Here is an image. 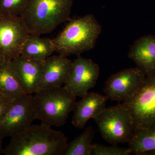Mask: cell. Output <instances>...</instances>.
I'll list each match as a JSON object with an SVG mask.
<instances>
[{
	"mask_svg": "<svg viewBox=\"0 0 155 155\" xmlns=\"http://www.w3.org/2000/svg\"><path fill=\"white\" fill-rule=\"evenodd\" d=\"M68 139L63 132L41 123L11 137L5 155H63Z\"/></svg>",
	"mask_w": 155,
	"mask_h": 155,
	"instance_id": "1",
	"label": "cell"
},
{
	"mask_svg": "<svg viewBox=\"0 0 155 155\" xmlns=\"http://www.w3.org/2000/svg\"><path fill=\"white\" fill-rule=\"evenodd\" d=\"M101 31V26L92 14L69 20L61 33L52 39L55 51L66 57L80 56L94 48Z\"/></svg>",
	"mask_w": 155,
	"mask_h": 155,
	"instance_id": "2",
	"label": "cell"
},
{
	"mask_svg": "<svg viewBox=\"0 0 155 155\" xmlns=\"http://www.w3.org/2000/svg\"><path fill=\"white\" fill-rule=\"evenodd\" d=\"M72 0H30L21 17L30 35L51 33L70 20Z\"/></svg>",
	"mask_w": 155,
	"mask_h": 155,
	"instance_id": "3",
	"label": "cell"
},
{
	"mask_svg": "<svg viewBox=\"0 0 155 155\" xmlns=\"http://www.w3.org/2000/svg\"><path fill=\"white\" fill-rule=\"evenodd\" d=\"M34 94L36 119L51 127H61L66 124L69 114L74 111L76 97L64 87L40 90Z\"/></svg>",
	"mask_w": 155,
	"mask_h": 155,
	"instance_id": "4",
	"label": "cell"
},
{
	"mask_svg": "<svg viewBox=\"0 0 155 155\" xmlns=\"http://www.w3.org/2000/svg\"><path fill=\"white\" fill-rule=\"evenodd\" d=\"M94 119L103 138L112 145L128 143L135 130L133 117L122 104L106 108Z\"/></svg>",
	"mask_w": 155,
	"mask_h": 155,
	"instance_id": "5",
	"label": "cell"
},
{
	"mask_svg": "<svg viewBox=\"0 0 155 155\" xmlns=\"http://www.w3.org/2000/svg\"><path fill=\"white\" fill-rule=\"evenodd\" d=\"M122 104L132 115L135 128L155 126V75L146 76L135 94Z\"/></svg>",
	"mask_w": 155,
	"mask_h": 155,
	"instance_id": "6",
	"label": "cell"
},
{
	"mask_svg": "<svg viewBox=\"0 0 155 155\" xmlns=\"http://www.w3.org/2000/svg\"><path fill=\"white\" fill-rule=\"evenodd\" d=\"M36 119L33 95L26 94L14 100L0 120V137H11L31 126Z\"/></svg>",
	"mask_w": 155,
	"mask_h": 155,
	"instance_id": "7",
	"label": "cell"
},
{
	"mask_svg": "<svg viewBox=\"0 0 155 155\" xmlns=\"http://www.w3.org/2000/svg\"><path fill=\"white\" fill-rule=\"evenodd\" d=\"M29 35L21 17L0 16V53L6 61L21 55Z\"/></svg>",
	"mask_w": 155,
	"mask_h": 155,
	"instance_id": "8",
	"label": "cell"
},
{
	"mask_svg": "<svg viewBox=\"0 0 155 155\" xmlns=\"http://www.w3.org/2000/svg\"><path fill=\"white\" fill-rule=\"evenodd\" d=\"M99 66L91 59L78 56L64 87L74 96L82 97L94 87L99 77Z\"/></svg>",
	"mask_w": 155,
	"mask_h": 155,
	"instance_id": "9",
	"label": "cell"
},
{
	"mask_svg": "<svg viewBox=\"0 0 155 155\" xmlns=\"http://www.w3.org/2000/svg\"><path fill=\"white\" fill-rule=\"evenodd\" d=\"M146 76L137 67L123 69L113 74L106 81L104 91L108 99L124 102L135 94Z\"/></svg>",
	"mask_w": 155,
	"mask_h": 155,
	"instance_id": "10",
	"label": "cell"
},
{
	"mask_svg": "<svg viewBox=\"0 0 155 155\" xmlns=\"http://www.w3.org/2000/svg\"><path fill=\"white\" fill-rule=\"evenodd\" d=\"M72 66V61L65 56L59 54L48 57L45 61L38 91L64 85L71 72Z\"/></svg>",
	"mask_w": 155,
	"mask_h": 155,
	"instance_id": "11",
	"label": "cell"
},
{
	"mask_svg": "<svg viewBox=\"0 0 155 155\" xmlns=\"http://www.w3.org/2000/svg\"><path fill=\"white\" fill-rule=\"evenodd\" d=\"M12 62L25 92L29 94H35L41 81L45 61L19 55Z\"/></svg>",
	"mask_w": 155,
	"mask_h": 155,
	"instance_id": "12",
	"label": "cell"
},
{
	"mask_svg": "<svg viewBox=\"0 0 155 155\" xmlns=\"http://www.w3.org/2000/svg\"><path fill=\"white\" fill-rule=\"evenodd\" d=\"M108 100L106 95L88 92L75 104L72 125L76 128L83 129L89 119H94L105 109Z\"/></svg>",
	"mask_w": 155,
	"mask_h": 155,
	"instance_id": "13",
	"label": "cell"
},
{
	"mask_svg": "<svg viewBox=\"0 0 155 155\" xmlns=\"http://www.w3.org/2000/svg\"><path fill=\"white\" fill-rule=\"evenodd\" d=\"M128 57L146 76L155 75V37L147 35L137 40L130 47Z\"/></svg>",
	"mask_w": 155,
	"mask_h": 155,
	"instance_id": "14",
	"label": "cell"
},
{
	"mask_svg": "<svg viewBox=\"0 0 155 155\" xmlns=\"http://www.w3.org/2000/svg\"><path fill=\"white\" fill-rule=\"evenodd\" d=\"M0 94L12 101L27 94L21 84L12 61L0 66Z\"/></svg>",
	"mask_w": 155,
	"mask_h": 155,
	"instance_id": "15",
	"label": "cell"
},
{
	"mask_svg": "<svg viewBox=\"0 0 155 155\" xmlns=\"http://www.w3.org/2000/svg\"><path fill=\"white\" fill-rule=\"evenodd\" d=\"M55 51L53 40L30 35L23 45L21 55L30 59L44 61Z\"/></svg>",
	"mask_w": 155,
	"mask_h": 155,
	"instance_id": "16",
	"label": "cell"
},
{
	"mask_svg": "<svg viewBox=\"0 0 155 155\" xmlns=\"http://www.w3.org/2000/svg\"><path fill=\"white\" fill-rule=\"evenodd\" d=\"M128 144V148L136 155L155 150V126L135 128Z\"/></svg>",
	"mask_w": 155,
	"mask_h": 155,
	"instance_id": "17",
	"label": "cell"
},
{
	"mask_svg": "<svg viewBox=\"0 0 155 155\" xmlns=\"http://www.w3.org/2000/svg\"><path fill=\"white\" fill-rule=\"evenodd\" d=\"M95 131L91 126L85 128L81 134L67 143L63 155H91Z\"/></svg>",
	"mask_w": 155,
	"mask_h": 155,
	"instance_id": "18",
	"label": "cell"
},
{
	"mask_svg": "<svg viewBox=\"0 0 155 155\" xmlns=\"http://www.w3.org/2000/svg\"><path fill=\"white\" fill-rule=\"evenodd\" d=\"M30 0H0V16L20 17Z\"/></svg>",
	"mask_w": 155,
	"mask_h": 155,
	"instance_id": "19",
	"label": "cell"
},
{
	"mask_svg": "<svg viewBox=\"0 0 155 155\" xmlns=\"http://www.w3.org/2000/svg\"><path fill=\"white\" fill-rule=\"evenodd\" d=\"M133 154L128 148H121L113 145L112 146H107L93 143L92 145L91 155H130Z\"/></svg>",
	"mask_w": 155,
	"mask_h": 155,
	"instance_id": "20",
	"label": "cell"
},
{
	"mask_svg": "<svg viewBox=\"0 0 155 155\" xmlns=\"http://www.w3.org/2000/svg\"><path fill=\"white\" fill-rule=\"evenodd\" d=\"M14 101L0 94V120L5 115Z\"/></svg>",
	"mask_w": 155,
	"mask_h": 155,
	"instance_id": "21",
	"label": "cell"
},
{
	"mask_svg": "<svg viewBox=\"0 0 155 155\" xmlns=\"http://www.w3.org/2000/svg\"><path fill=\"white\" fill-rule=\"evenodd\" d=\"M3 138L0 137V155L2 154L3 153Z\"/></svg>",
	"mask_w": 155,
	"mask_h": 155,
	"instance_id": "22",
	"label": "cell"
},
{
	"mask_svg": "<svg viewBox=\"0 0 155 155\" xmlns=\"http://www.w3.org/2000/svg\"><path fill=\"white\" fill-rule=\"evenodd\" d=\"M5 61H6L5 60V58L2 55V54L0 53V66L2 65L3 63H5Z\"/></svg>",
	"mask_w": 155,
	"mask_h": 155,
	"instance_id": "23",
	"label": "cell"
},
{
	"mask_svg": "<svg viewBox=\"0 0 155 155\" xmlns=\"http://www.w3.org/2000/svg\"><path fill=\"white\" fill-rule=\"evenodd\" d=\"M143 155H155V150L147 152L145 153Z\"/></svg>",
	"mask_w": 155,
	"mask_h": 155,
	"instance_id": "24",
	"label": "cell"
}]
</instances>
